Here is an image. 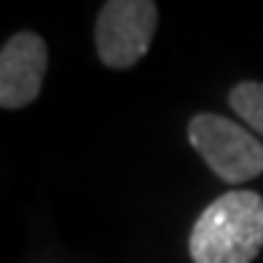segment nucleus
Here are the masks:
<instances>
[{
	"label": "nucleus",
	"mask_w": 263,
	"mask_h": 263,
	"mask_svg": "<svg viewBox=\"0 0 263 263\" xmlns=\"http://www.w3.org/2000/svg\"><path fill=\"white\" fill-rule=\"evenodd\" d=\"M263 250V196L234 188L207 204L188 236L194 263H253Z\"/></svg>",
	"instance_id": "f257e3e1"
},
{
	"label": "nucleus",
	"mask_w": 263,
	"mask_h": 263,
	"mask_svg": "<svg viewBox=\"0 0 263 263\" xmlns=\"http://www.w3.org/2000/svg\"><path fill=\"white\" fill-rule=\"evenodd\" d=\"M188 142L223 183H247L263 175V142L242 124L218 113H196Z\"/></svg>",
	"instance_id": "f03ea898"
},
{
	"label": "nucleus",
	"mask_w": 263,
	"mask_h": 263,
	"mask_svg": "<svg viewBox=\"0 0 263 263\" xmlns=\"http://www.w3.org/2000/svg\"><path fill=\"white\" fill-rule=\"evenodd\" d=\"M159 27L153 0H107L94 25L97 57L110 70H129L148 54Z\"/></svg>",
	"instance_id": "7ed1b4c3"
},
{
	"label": "nucleus",
	"mask_w": 263,
	"mask_h": 263,
	"mask_svg": "<svg viewBox=\"0 0 263 263\" xmlns=\"http://www.w3.org/2000/svg\"><path fill=\"white\" fill-rule=\"evenodd\" d=\"M49 67V46L38 32L22 30L0 49V107L19 110L38 100Z\"/></svg>",
	"instance_id": "20e7f679"
},
{
	"label": "nucleus",
	"mask_w": 263,
	"mask_h": 263,
	"mask_svg": "<svg viewBox=\"0 0 263 263\" xmlns=\"http://www.w3.org/2000/svg\"><path fill=\"white\" fill-rule=\"evenodd\" d=\"M229 105L242 121L263 137V81H242L229 91Z\"/></svg>",
	"instance_id": "39448f33"
}]
</instances>
